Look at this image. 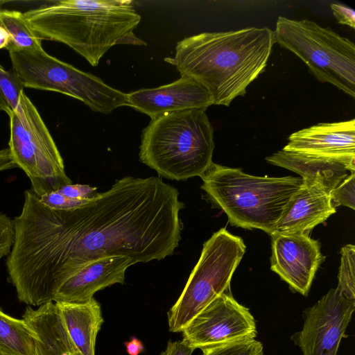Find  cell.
<instances>
[{
	"mask_svg": "<svg viewBox=\"0 0 355 355\" xmlns=\"http://www.w3.org/2000/svg\"><path fill=\"white\" fill-rule=\"evenodd\" d=\"M355 173H351L345 179L330 191L331 205L334 208L343 205L355 209Z\"/></svg>",
	"mask_w": 355,
	"mask_h": 355,
	"instance_id": "25",
	"label": "cell"
},
{
	"mask_svg": "<svg viewBox=\"0 0 355 355\" xmlns=\"http://www.w3.org/2000/svg\"><path fill=\"white\" fill-rule=\"evenodd\" d=\"M39 198L44 205L55 209H73L87 203L90 200L71 198L60 194L57 191L46 193Z\"/></svg>",
	"mask_w": 355,
	"mask_h": 355,
	"instance_id": "26",
	"label": "cell"
},
{
	"mask_svg": "<svg viewBox=\"0 0 355 355\" xmlns=\"http://www.w3.org/2000/svg\"><path fill=\"white\" fill-rule=\"evenodd\" d=\"M206 89L195 80L181 76L158 87L141 89L126 94L125 105L142 112L151 119L159 116L212 105Z\"/></svg>",
	"mask_w": 355,
	"mask_h": 355,
	"instance_id": "14",
	"label": "cell"
},
{
	"mask_svg": "<svg viewBox=\"0 0 355 355\" xmlns=\"http://www.w3.org/2000/svg\"><path fill=\"white\" fill-rule=\"evenodd\" d=\"M0 111L6 112L8 115L11 113L12 110L6 103V101L0 94Z\"/></svg>",
	"mask_w": 355,
	"mask_h": 355,
	"instance_id": "34",
	"label": "cell"
},
{
	"mask_svg": "<svg viewBox=\"0 0 355 355\" xmlns=\"http://www.w3.org/2000/svg\"><path fill=\"white\" fill-rule=\"evenodd\" d=\"M195 349L255 339L257 327L250 310L232 296L230 288L197 314L181 331Z\"/></svg>",
	"mask_w": 355,
	"mask_h": 355,
	"instance_id": "10",
	"label": "cell"
},
{
	"mask_svg": "<svg viewBox=\"0 0 355 355\" xmlns=\"http://www.w3.org/2000/svg\"><path fill=\"white\" fill-rule=\"evenodd\" d=\"M245 252L243 239L221 228L204 243L200 257L177 302L168 312L171 332H181L214 299L230 288Z\"/></svg>",
	"mask_w": 355,
	"mask_h": 355,
	"instance_id": "8",
	"label": "cell"
},
{
	"mask_svg": "<svg viewBox=\"0 0 355 355\" xmlns=\"http://www.w3.org/2000/svg\"><path fill=\"white\" fill-rule=\"evenodd\" d=\"M55 303L79 354L95 355L96 336L104 321L99 303L94 297L84 302Z\"/></svg>",
	"mask_w": 355,
	"mask_h": 355,
	"instance_id": "18",
	"label": "cell"
},
{
	"mask_svg": "<svg viewBox=\"0 0 355 355\" xmlns=\"http://www.w3.org/2000/svg\"><path fill=\"white\" fill-rule=\"evenodd\" d=\"M338 284L336 288L345 297L355 300V247L346 245L340 250Z\"/></svg>",
	"mask_w": 355,
	"mask_h": 355,
	"instance_id": "22",
	"label": "cell"
},
{
	"mask_svg": "<svg viewBox=\"0 0 355 355\" xmlns=\"http://www.w3.org/2000/svg\"><path fill=\"white\" fill-rule=\"evenodd\" d=\"M266 160L298 173L304 180L320 184L329 193L352 173L340 163L283 149Z\"/></svg>",
	"mask_w": 355,
	"mask_h": 355,
	"instance_id": "19",
	"label": "cell"
},
{
	"mask_svg": "<svg viewBox=\"0 0 355 355\" xmlns=\"http://www.w3.org/2000/svg\"><path fill=\"white\" fill-rule=\"evenodd\" d=\"M202 355H263V345L255 340H247L206 347Z\"/></svg>",
	"mask_w": 355,
	"mask_h": 355,
	"instance_id": "23",
	"label": "cell"
},
{
	"mask_svg": "<svg viewBox=\"0 0 355 355\" xmlns=\"http://www.w3.org/2000/svg\"><path fill=\"white\" fill-rule=\"evenodd\" d=\"M23 320L37 336L33 355H80L54 302L26 307Z\"/></svg>",
	"mask_w": 355,
	"mask_h": 355,
	"instance_id": "17",
	"label": "cell"
},
{
	"mask_svg": "<svg viewBox=\"0 0 355 355\" xmlns=\"http://www.w3.org/2000/svg\"><path fill=\"white\" fill-rule=\"evenodd\" d=\"M56 191L66 197L78 200H89L98 193L96 191L97 187L80 184L64 185Z\"/></svg>",
	"mask_w": 355,
	"mask_h": 355,
	"instance_id": "28",
	"label": "cell"
},
{
	"mask_svg": "<svg viewBox=\"0 0 355 355\" xmlns=\"http://www.w3.org/2000/svg\"><path fill=\"white\" fill-rule=\"evenodd\" d=\"M272 239V271L293 291L307 295L324 257L318 241L305 233L275 232Z\"/></svg>",
	"mask_w": 355,
	"mask_h": 355,
	"instance_id": "12",
	"label": "cell"
},
{
	"mask_svg": "<svg viewBox=\"0 0 355 355\" xmlns=\"http://www.w3.org/2000/svg\"><path fill=\"white\" fill-rule=\"evenodd\" d=\"M125 346L129 355H139L144 349L143 343L137 338H132L130 341L125 342Z\"/></svg>",
	"mask_w": 355,
	"mask_h": 355,
	"instance_id": "32",
	"label": "cell"
},
{
	"mask_svg": "<svg viewBox=\"0 0 355 355\" xmlns=\"http://www.w3.org/2000/svg\"><path fill=\"white\" fill-rule=\"evenodd\" d=\"M17 168L8 148L0 150V172Z\"/></svg>",
	"mask_w": 355,
	"mask_h": 355,
	"instance_id": "31",
	"label": "cell"
},
{
	"mask_svg": "<svg viewBox=\"0 0 355 355\" xmlns=\"http://www.w3.org/2000/svg\"><path fill=\"white\" fill-rule=\"evenodd\" d=\"M9 55L12 73L24 87L60 92L105 114L125 105V93L50 55L42 46L10 51Z\"/></svg>",
	"mask_w": 355,
	"mask_h": 355,
	"instance_id": "7",
	"label": "cell"
},
{
	"mask_svg": "<svg viewBox=\"0 0 355 355\" xmlns=\"http://www.w3.org/2000/svg\"><path fill=\"white\" fill-rule=\"evenodd\" d=\"M135 263L128 257H105L80 266L58 289L54 302H84L95 293L114 284H123L127 268Z\"/></svg>",
	"mask_w": 355,
	"mask_h": 355,
	"instance_id": "15",
	"label": "cell"
},
{
	"mask_svg": "<svg viewBox=\"0 0 355 355\" xmlns=\"http://www.w3.org/2000/svg\"><path fill=\"white\" fill-rule=\"evenodd\" d=\"M207 198L222 209L232 226L259 229L271 235L302 178L259 177L212 162L200 176Z\"/></svg>",
	"mask_w": 355,
	"mask_h": 355,
	"instance_id": "4",
	"label": "cell"
},
{
	"mask_svg": "<svg viewBox=\"0 0 355 355\" xmlns=\"http://www.w3.org/2000/svg\"><path fill=\"white\" fill-rule=\"evenodd\" d=\"M24 15L42 40L69 46L93 67L114 45H146L134 34L141 16L132 1L62 0Z\"/></svg>",
	"mask_w": 355,
	"mask_h": 355,
	"instance_id": "3",
	"label": "cell"
},
{
	"mask_svg": "<svg viewBox=\"0 0 355 355\" xmlns=\"http://www.w3.org/2000/svg\"><path fill=\"white\" fill-rule=\"evenodd\" d=\"M35 332L22 319L14 318L0 309V354L33 355Z\"/></svg>",
	"mask_w": 355,
	"mask_h": 355,
	"instance_id": "20",
	"label": "cell"
},
{
	"mask_svg": "<svg viewBox=\"0 0 355 355\" xmlns=\"http://www.w3.org/2000/svg\"><path fill=\"white\" fill-rule=\"evenodd\" d=\"M275 43L268 27L202 33L178 42L165 60L203 86L213 105L230 106L265 70Z\"/></svg>",
	"mask_w": 355,
	"mask_h": 355,
	"instance_id": "2",
	"label": "cell"
},
{
	"mask_svg": "<svg viewBox=\"0 0 355 355\" xmlns=\"http://www.w3.org/2000/svg\"><path fill=\"white\" fill-rule=\"evenodd\" d=\"M283 150L340 163L355 172V119L320 123L295 132Z\"/></svg>",
	"mask_w": 355,
	"mask_h": 355,
	"instance_id": "13",
	"label": "cell"
},
{
	"mask_svg": "<svg viewBox=\"0 0 355 355\" xmlns=\"http://www.w3.org/2000/svg\"><path fill=\"white\" fill-rule=\"evenodd\" d=\"M24 88L13 73L6 71L0 64V94L12 112L18 107Z\"/></svg>",
	"mask_w": 355,
	"mask_h": 355,
	"instance_id": "24",
	"label": "cell"
},
{
	"mask_svg": "<svg viewBox=\"0 0 355 355\" xmlns=\"http://www.w3.org/2000/svg\"><path fill=\"white\" fill-rule=\"evenodd\" d=\"M10 116L8 148L11 157L28 178L38 198L72 182L63 159L35 106L23 92Z\"/></svg>",
	"mask_w": 355,
	"mask_h": 355,
	"instance_id": "9",
	"label": "cell"
},
{
	"mask_svg": "<svg viewBox=\"0 0 355 355\" xmlns=\"http://www.w3.org/2000/svg\"><path fill=\"white\" fill-rule=\"evenodd\" d=\"M205 109L164 114L143 130L140 161L174 180L201 176L212 164L214 130Z\"/></svg>",
	"mask_w": 355,
	"mask_h": 355,
	"instance_id": "5",
	"label": "cell"
},
{
	"mask_svg": "<svg viewBox=\"0 0 355 355\" xmlns=\"http://www.w3.org/2000/svg\"><path fill=\"white\" fill-rule=\"evenodd\" d=\"M11 43V37L8 32L0 26V49L9 47Z\"/></svg>",
	"mask_w": 355,
	"mask_h": 355,
	"instance_id": "33",
	"label": "cell"
},
{
	"mask_svg": "<svg viewBox=\"0 0 355 355\" xmlns=\"http://www.w3.org/2000/svg\"><path fill=\"white\" fill-rule=\"evenodd\" d=\"M335 212L329 192L316 182L303 180L301 187L286 205L275 232L309 234Z\"/></svg>",
	"mask_w": 355,
	"mask_h": 355,
	"instance_id": "16",
	"label": "cell"
},
{
	"mask_svg": "<svg viewBox=\"0 0 355 355\" xmlns=\"http://www.w3.org/2000/svg\"><path fill=\"white\" fill-rule=\"evenodd\" d=\"M196 349L182 338L175 342L168 341L167 346L161 355H191Z\"/></svg>",
	"mask_w": 355,
	"mask_h": 355,
	"instance_id": "30",
	"label": "cell"
},
{
	"mask_svg": "<svg viewBox=\"0 0 355 355\" xmlns=\"http://www.w3.org/2000/svg\"><path fill=\"white\" fill-rule=\"evenodd\" d=\"M0 26L11 37L8 51L42 46V40L31 29L20 11L0 9Z\"/></svg>",
	"mask_w": 355,
	"mask_h": 355,
	"instance_id": "21",
	"label": "cell"
},
{
	"mask_svg": "<svg viewBox=\"0 0 355 355\" xmlns=\"http://www.w3.org/2000/svg\"><path fill=\"white\" fill-rule=\"evenodd\" d=\"M0 355H3V354H0Z\"/></svg>",
	"mask_w": 355,
	"mask_h": 355,
	"instance_id": "35",
	"label": "cell"
},
{
	"mask_svg": "<svg viewBox=\"0 0 355 355\" xmlns=\"http://www.w3.org/2000/svg\"><path fill=\"white\" fill-rule=\"evenodd\" d=\"M179 192L158 177L126 176L71 209L44 205L30 189L13 218L14 242L6 257L17 286L46 303L83 263L120 256L135 263L173 254L181 240Z\"/></svg>",
	"mask_w": 355,
	"mask_h": 355,
	"instance_id": "1",
	"label": "cell"
},
{
	"mask_svg": "<svg viewBox=\"0 0 355 355\" xmlns=\"http://www.w3.org/2000/svg\"><path fill=\"white\" fill-rule=\"evenodd\" d=\"M275 42L293 53L320 83H327L355 98V44L329 28L309 19L279 16Z\"/></svg>",
	"mask_w": 355,
	"mask_h": 355,
	"instance_id": "6",
	"label": "cell"
},
{
	"mask_svg": "<svg viewBox=\"0 0 355 355\" xmlns=\"http://www.w3.org/2000/svg\"><path fill=\"white\" fill-rule=\"evenodd\" d=\"M14 236L13 219L0 212V260L9 254L14 242Z\"/></svg>",
	"mask_w": 355,
	"mask_h": 355,
	"instance_id": "27",
	"label": "cell"
},
{
	"mask_svg": "<svg viewBox=\"0 0 355 355\" xmlns=\"http://www.w3.org/2000/svg\"><path fill=\"white\" fill-rule=\"evenodd\" d=\"M355 310V300L331 288L303 312L302 329L291 336L303 355H337Z\"/></svg>",
	"mask_w": 355,
	"mask_h": 355,
	"instance_id": "11",
	"label": "cell"
},
{
	"mask_svg": "<svg viewBox=\"0 0 355 355\" xmlns=\"http://www.w3.org/2000/svg\"><path fill=\"white\" fill-rule=\"evenodd\" d=\"M330 7L338 23L355 28V11L354 9L338 3H333Z\"/></svg>",
	"mask_w": 355,
	"mask_h": 355,
	"instance_id": "29",
	"label": "cell"
}]
</instances>
